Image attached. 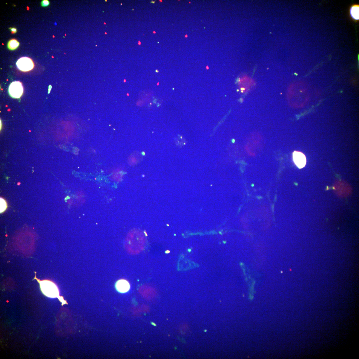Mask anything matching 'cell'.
I'll return each mask as SVG.
<instances>
[{"mask_svg":"<svg viewBox=\"0 0 359 359\" xmlns=\"http://www.w3.org/2000/svg\"><path fill=\"white\" fill-rule=\"evenodd\" d=\"M38 282H39L41 290L45 295L52 298H58L59 296L58 288L53 282L46 280L38 281Z\"/></svg>","mask_w":359,"mask_h":359,"instance_id":"obj_1","label":"cell"},{"mask_svg":"<svg viewBox=\"0 0 359 359\" xmlns=\"http://www.w3.org/2000/svg\"><path fill=\"white\" fill-rule=\"evenodd\" d=\"M17 68L21 71L26 72L33 69L34 63L31 59L27 57H22L17 60L16 63Z\"/></svg>","mask_w":359,"mask_h":359,"instance_id":"obj_2","label":"cell"},{"mask_svg":"<svg viewBox=\"0 0 359 359\" xmlns=\"http://www.w3.org/2000/svg\"><path fill=\"white\" fill-rule=\"evenodd\" d=\"M8 92L11 96L13 98H20L23 92V88L21 82L19 81L12 82L9 87Z\"/></svg>","mask_w":359,"mask_h":359,"instance_id":"obj_3","label":"cell"},{"mask_svg":"<svg viewBox=\"0 0 359 359\" xmlns=\"http://www.w3.org/2000/svg\"><path fill=\"white\" fill-rule=\"evenodd\" d=\"M293 158L294 163L299 169L302 168L305 166L307 162L306 158L302 153L294 151L293 154Z\"/></svg>","mask_w":359,"mask_h":359,"instance_id":"obj_4","label":"cell"},{"mask_svg":"<svg viewBox=\"0 0 359 359\" xmlns=\"http://www.w3.org/2000/svg\"><path fill=\"white\" fill-rule=\"evenodd\" d=\"M116 287L119 292L125 293L130 289V285L128 281L125 279H120L116 282Z\"/></svg>","mask_w":359,"mask_h":359,"instance_id":"obj_5","label":"cell"},{"mask_svg":"<svg viewBox=\"0 0 359 359\" xmlns=\"http://www.w3.org/2000/svg\"><path fill=\"white\" fill-rule=\"evenodd\" d=\"M19 42L15 39H12L9 41L7 43V48L10 50L13 51L16 50L19 46Z\"/></svg>","mask_w":359,"mask_h":359,"instance_id":"obj_6","label":"cell"},{"mask_svg":"<svg viewBox=\"0 0 359 359\" xmlns=\"http://www.w3.org/2000/svg\"><path fill=\"white\" fill-rule=\"evenodd\" d=\"M359 7L358 5L353 6L350 10V14L353 19L356 20H358Z\"/></svg>","mask_w":359,"mask_h":359,"instance_id":"obj_7","label":"cell"},{"mask_svg":"<svg viewBox=\"0 0 359 359\" xmlns=\"http://www.w3.org/2000/svg\"><path fill=\"white\" fill-rule=\"evenodd\" d=\"M0 204H1V209H0V212L2 213L7 208V203L2 198H1L0 200Z\"/></svg>","mask_w":359,"mask_h":359,"instance_id":"obj_8","label":"cell"},{"mask_svg":"<svg viewBox=\"0 0 359 359\" xmlns=\"http://www.w3.org/2000/svg\"><path fill=\"white\" fill-rule=\"evenodd\" d=\"M50 4V1L48 0H43L41 2V5L42 7H46L49 6Z\"/></svg>","mask_w":359,"mask_h":359,"instance_id":"obj_9","label":"cell"},{"mask_svg":"<svg viewBox=\"0 0 359 359\" xmlns=\"http://www.w3.org/2000/svg\"><path fill=\"white\" fill-rule=\"evenodd\" d=\"M10 29L11 32V33L13 34H16L17 33V29L16 28L14 27H10L9 28Z\"/></svg>","mask_w":359,"mask_h":359,"instance_id":"obj_10","label":"cell"},{"mask_svg":"<svg viewBox=\"0 0 359 359\" xmlns=\"http://www.w3.org/2000/svg\"><path fill=\"white\" fill-rule=\"evenodd\" d=\"M156 72H157V73H158V72H159V71H158V70H156Z\"/></svg>","mask_w":359,"mask_h":359,"instance_id":"obj_11","label":"cell"}]
</instances>
